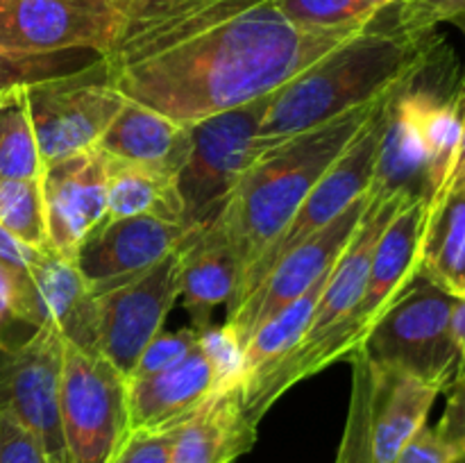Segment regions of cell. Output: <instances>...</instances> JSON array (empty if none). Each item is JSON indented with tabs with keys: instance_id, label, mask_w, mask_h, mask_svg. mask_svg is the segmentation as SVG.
I'll list each match as a JSON object with an SVG mask.
<instances>
[{
	"instance_id": "1",
	"label": "cell",
	"mask_w": 465,
	"mask_h": 463,
	"mask_svg": "<svg viewBox=\"0 0 465 463\" xmlns=\"http://www.w3.org/2000/svg\"><path fill=\"white\" fill-rule=\"evenodd\" d=\"M121 34L103 64L125 100L180 123L266 98L359 30L307 32L275 0H114Z\"/></svg>"
},
{
	"instance_id": "2",
	"label": "cell",
	"mask_w": 465,
	"mask_h": 463,
	"mask_svg": "<svg viewBox=\"0 0 465 463\" xmlns=\"http://www.w3.org/2000/svg\"><path fill=\"white\" fill-rule=\"evenodd\" d=\"M389 9L393 12L381 9L363 30L268 95L257 130V154L402 89L448 50L434 30H402Z\"/></svg>"
},
{
	"instance_id": "3",
	"label": "cell",
	"mask_w": 465,
	"mask_h": 463,
	"mask_svg": "<svg viewBox=\"0 0 465 463\" xmlns=\"http://www.w3.org/2000/svg\"><path fill=\"white\" fill-rule=\"evenodd\" d=\"M380 103L381 98L350 109L254 157L218 216L239 261L241 280L266 245L289 225L300 204L352 143Z\"/></svg>"
},
{
	"instance_id": "4",
	"label": "cell",
	"mask_w": 465,
	"mask_h": 463,
	"mask_svg": "<svg viewBox=\"0 0 465 463\" xmlns=\"http://www.w3.org/2000/svg\"><path fill=\"white\" fill-rule=\"evenodd\" d=\"M454 302V295L416 275L371 327L363 352L375 366L398 368L443 393L461 372L452 336Z\"/></svg>"
},
{
	"instance_id": "5",
	"label": "cell",
	"mask_w": 465,
	"mask_h": 463,
	"mask_svg": "<svg viewBox=\"0 0 465 463\" xmlns=\"http://www.w3.org/2000/svg\"><path fill=\"white\" fill-rule=\"evenodd\" d=\"M268 95L191 123V153L177 175L186 234L212 225L257 157V130Z\"/></svg>"
},
{
	"instance_id": "6",
	"label": "cell",
	"mask_w": 465,
	"mask_h": 463,
	"mask_svg": "<svg viewBox=\"0 0 465 463\" xmlns=\"http://www.w3.org/2000/svg\"><path fill=\"white\" fill-rule=\"evenodd\" d=\"M68 463H109L130 434L127 377L95 350L64 339L59 390Z\"/></svg>"
},
{
	"instance_id": "7",
	"label": "cell",
	"mask_w": 465,
	"mask_h": 463,
	"mask_svg": "<svg viewBox=\"0 0 465 463\" xmlns=\"http://www.w3.org/2000/svg\"><path fill=\"white\" fill-rule=\"evenodd\" d=\"M407 86V84H404ZM400 91V89H398ZM395 94V91H393ZM389 94L381 98L375 112L371 113L366 125L361 127L352 143L345 148V153L327 168L325 175L318 180L312 193L307 195L295 216L291 218L289 225L266 245L257 261L245 271L243 280H241L239 289H236L234 298L227 304V316L266 280L268 272L272 271L277 261L291 252L293 248L302 245L309 236L316 234L325 225H330L336 216L345 212L354 200L366 195L372 186V177H375V163H377V150H380L381 132H384L386 121V107H389Z\"/></svg>"
},
{
	"instance_id": "8",
	"label": "cell",
	"mask_w": 465,
	"mask_h": 463,
	"mask_svg": "<svg viewBox=\"0 0 465 463\" xmlns=\"http://www.w3.org/2000/svg\"><path fill=\"white\" fill-rule=\"evenodd\" d=\"M41 162L53 163L98 148L125 98L107 82L103 57L73 75L25 86Z\"/></svg>"
},
{
	"instance_id": "9",
	"label": "cell",
	"mask_w": 465,
	"mask_h": 463,
	"mask_svg": "<svg viewBox=\"0 0 465 463\" xmlns=\"http://www.w3.org/2000/svg\"><path fill=\"white\" fill-rule=\"evenodd\" d=\"M64 336L54 327L9 339L0 327V416L36 436L50 463H68L59 418Z\"/></svg>"
},
{
	"instance_id": "10",
	"label": "cell",
	"mask_w": 465,
	"mask_h": 463,
	"mask_svg": "<svg viewBox=\"0 0 465 463\" xmlns=\"http://www.w3.org/2000/svg\"><path fill=\"white\" fill-rule=\"evenodd\" d=\"M180 252H171L134 280L94 298L95 348L130 377L141 352L163 330L180 298Z\"/></svg>"
},
{
	"instance_id": "11",
	"label": "cell",
	"mask_w": 465,
	"mask_h": 463,
	"mask_svg": "<svg viewBox=\"0 0 465 463\" xmlns=\"http://www.w3.org/2000/svg\"><path fill=\"white\" fill-rule=\"evenodd\" d=\"M123 16L114 0H0V48L50 54L112 53Z\"/></svg>"
},
{
	"instance_id": "12",
	"label": "cell",
	"mask_w": 465,
	"mask_h": 463,
	"mask_svg": "<svg viewBox=\"0 0 465 463\" xmlns=\"http://www.w3.org/2000/svg\"><path fill=\"white\" fill-rule=\"evenodd\" d=\"M368 202H371V191L354 200L341 216H336L330 225L318 230L313 236H309L302 245L286 252L272 266L266 280L225 318V325L234 331L243 348L263 322L289 307L313 281L331 271L336 259L352 239Z\"/></svg>"
},
{
	"instance_id": "13",
	"label": "cell",
	"mask_w": 465,
	"mask_h": 463,
	"mask_svg": "<svg viewBox=\"0 0 465 463\" xmlns=\"http://www.w3.org/2000/svg\"><path fill=\"white\" fill-rule=\"evenodd\" d=\"M186 239L180 222L153 216H132L104 221L77 248L75 266L89 289L91 298L103 291L134 280Z\"/></svg>"
},
{
	"instance_id": "14",
	"label": "cell",
	"mask_w": 465,
	"mask_h": 463,
	"mask_svg": "<svg viewBox=\"0 0 465 463\" xmlns=\"http://www.w3.org/2000/svg\"><path fill=\"white\" fill-rule=\"evenodd\" d=\"M109 159L98 148L45 163L41 175L48 243L75 261L82 241L107 218Z\"/></svg>"
},
{
	"instance_id": "15",
	"label": "cell",
	"mask_w": 465,
	"mask_h": 463,
	"mask_svg": "<svg viewBox=\"0 0 465 463\" xmlns=\"http://www.w3.org/2000/svg\"><path fill=\"white\" fill-rule=\"evenodd\" d=\"M14 322L54 327L64 339L84 350H95L94 298L75 261L53 248H44L18 280Z\"/></svg>"
},
{
	"instance_id": "16",
	"label": "cell",
	"mask_w": 465,
	"mask_h": 463,
	"mask_svg": "<svg viewBox=\"0 0 465 463\" xmlns=\"http://www.w3.org/2000/svg\"><path fill=\"white\" fill-rule=\"evenodd\" d=\"M427 221H430V200L418 198L404 204L381 232L371 259L366 289L348 322L350 352L361 348L363 339L380 320L386 307L418 275Z\"/></svg>"
},
{
	"instance_id": "17",
	"label": "cell",
	"mask_w": 465,
	"mask_h": 463,
	"mask_svg": "<svg viewBox=\"0 0 465 463\" xmlns=\"http://www.w3.org/2000/svg\"><path fill=\"white\" fill-rule=\"evenodd\" d=\"M430 68L416 80L409 82L407 86L395 91L389 100V107H386L384 132H381L375 177H372L371 186L375 193L386 195V198L389 195H407L411 200H430V193H427V154L420 132L422 104L430 94V89H425L420 80L430 73Z\"/></svg>"
},
{
	"instance_id": "18",
	"label": "cell",
	"mask_w": 465,
	"mask_h": 463,
	"mask_svg": "<svg viewBox=\"0 0 465 463\" xmlns=\"http://www.w3.org/2000/svg\"><path fill=\"white\" fill-rule=\"evenodd\" d=\"M216 393L212 368L198 348L166 372L127 377L130 431L168 429L184 422Z\"/></svg>"
},
{
	"instance_id": "19",
	"label": "cell",
	"mask_w": 465,
	"mask_h": 463,
	"mask_svg": "<svg viewBox=\"0 0 465 463\" xmlns=\"http://www.w3.org/2000/svg\"><path fill=\"white\" fill-rule=\"evenodd\" d=\"M180 252V298L195 330L212 327L213 309L230 304L239 289L241 268L221 221L186 234Z\"/></svg>"
},
{
	"instance_id": "20",
	"label": "cell",
	"mask_w": 465,
	"mask_h": 463,
	"mask_svg": "<svg viewBox=\"0 0 465 463\" xmlns=\"http://www.w3.org/2000/svg\"><path fill=\"white\" fill-rule=\"evenodd\" d=\"M98 150L109 159L154 168L177 180L191 153V125L125 100Z\"/></svg>"
},
{
	"instance_id": "21",
	"label": "cell",
	"mask_w": 465,
	"mask_h": 463,
	"mask_svg": "<svg viewBox=\"0 0 465 463\" xmlns=\"http://www.w3.org/2000/svg\"><path fill=\"white\" fill-rule=\"evenodd\" d=\"M257 425L245 416L241 386L213 393L177 425L168 463H236L252 449Z\"/></svg>"
},
{
	"instance_id": "22",
	"label": "cell",
	"mask_w": 465,
	"mask_h": 463,
	"mask_svg": "<svg viewBox=\"0 0 465 463\" xmlns=\"http://www.w3.org/2000/svg\"><path fill=\"white\" fill-rule=\"evenodd\" d=\"M372 368L371 438L375 463H393L400 449L427 425L439 389L398 368Z\"/></svg>"
},
{
	"instance_id": "23",
	"label": "cell",
	"mask_w": 465,
	"mask_h": 463,
	"mask_svg": "<svg viewBox=\"0 0 465 463\" xmlns=\"http://www.w3.org/2000/svg\"><path fill=\"white\" fill-rule=\"evenodd\" d=\"M418 275L454 298H465V186L430 212Z\"/></svg>"
},
{
	"instance_id": "24",
	"label": "cell",
	"mask_w": 465,
	"mask_h": 463,
	"mask_svg": "<svg viewBox=\"0 0 465 463\" xmlns=\"http://www.w3.org/2000/svg\"><path fill=\"white\" fill-rule=\"evenodd\" d=\"M132 216H153L182 225L184 209H182L177 180L154 168L109 159L104 221Z\"/></svg>"
},
{
	"instance_id": "25",
	"label": "cell",
	"mask_w": 465,
	"mask_h": 463,
	"mask_svg": "<svg viewBox=\"0 0 465 463\" xmlns=\"http://www.w3.org/2000/svg\"><path fill=\"white\" fill-rule=\"evenodd\" d=\"M465 121V84L450 95L430 89L420 113L422 143L427 154V193L430 212L443 200L448 180L457 162Z\"/></svg>"
},
{
	"instance_id": "26",
	"label": "cell",
	"mask_w": 465,
	"mask_h": 463,
	"mask_svg": "<svg viewBox=\"0 0 465 463\" xmlns=\"http://www.w3.org/2000/svg\"><path fill=\"white\" fill-rule=\"evenodd\" d=\"M327 277H330V272H325L321 280L313 281L300 298H295L289 307L277 311L271 320L263 322L250 336V340L243 348V386L252 384L254 379L266 375L284 354H289L307 336L316 304L321 300L322 289H325Z\"/></svg>"
},
{
	"instance_id": "27",
	"label": "cell",
	"mask_w": 465,
	"mask_h": 463,
	"mask_svg": "<svg viewBox=\"0 0 465 463\" xmlns=\"http://www.w3.org/2000/svg\"><path fill=\"white\" fill-rule=\"evenodd\" d=\"M25 86H12L0 94V175L41 180L44 162L27 112Z\"/></svg>"
},
{
	"instance_id": "28",
	"label": "cell",
	"mask_w": 465,
	"mask_h": 463,
	"mask_svg": "<svg viewBox=\"0 0 465 463\" xmlns=\"http://www.w3.org/2000/svg\"><path fill=\"white\" fill-rule=\"evenodd\" d=\"M352 368V389H350L348 420H345L343 440H341L336 463H375L371 438L372 413V368L363 348L348 354Z\"/></svg>"
},
{
	"instance_id": "29",
	"label": "cell",
	"mask_w": 465,
	"mask_h": 463,
	"mask_svg": "<svg viewBox=\"0 0 465 463\" xmlns=\"http://www.w3.org/2000/svg\"><path fill=\"white\" fill-rule=\"evenodd\" d=\"M0 225L35 248H48L41 180L0 175Z\"/></svg>"
},
{
	"instance_id": "30",
	"label": "cell",
	"mask_w": 465,
	"mask_h": 463,
	"mask_svg": "<svg viewBox=\"0 0 465 463\" xmlns=\"http://www.w3.org/2000/svg\"><path fill=\"white\" fill-rule=\"evenodd\" d=\"M291 25L307 32H336L366 27L381 9L368 0H275Z\"/></svg>"
},
{
	"instance_id": "31",
	"label": "cell",
	"mask_w": 465,
	"mask_h": 463,
	"mask_svg": "<svg viewBox=\"0 0 465 463\" xmlns=\"http://www.w3.org/2000/svg\"><path fill=\"white\" fill-rule=\"evenodd\" d=\"M100 54L89 53V50H64V53L50 54H25V53H9L0 48V94L5 89L21 84H36L44 80H54V77L73 75L91 64H95Z\"/></svg>"
},
{
	"instance_id": "32",
	"label": "cell",
	"mask_w": 465,
	"mask_h": 463,
	"mask_svg": "<svg viewBox=\"0 0 465 463\" xmlns=\"http://www.w3.org/2000/svg\"><path fill=\"white\" fill-rule=\"evenodd\" d=\"M200 350L213 375L216 393L243 386V345L227 325L200 331Z\"/></svg>"
},
{
	"instance_id": "33",
	"label": "cell",
	"mask_w": 465,
	"mask_h": 463,
	"mask_svg": "<svg viewBox=\"0 0 465 463\" xmlns=\"http://www.w3.org/2000/svg\"><path fill=\"white\" fill-rule=\"evenodd\" d=\"M200 343V330L193 325L182 327L177 331H159L148 348L141 352L139 361H136L134 370L130 377H153L159 372H166L175 368L177 363L184 361Z\"/></svg>"
},
{
	"instance_id": "34",
	"label": "cell",
	"mask_w": 465,
	"mask_h": 463,
	"mask_svg": "<svg viewBox=\"0 0 465 463\" xmlns=\"http://www.w3.org/2000/svg\"><path fill=\"white\" fill-rule=\"evenodd\" d=\"M393 18L402 30L431 32L439 23L465 21V0H404L393 5Z\"/></svg>"
},
{
	"instance_id": "35",
	"label": "cell",
	"mask_w": 465,
	"mask_h": 463,
	"mask_svg": "<svg viewBox=\"0 0 465 463\" xmlns=\"http://www.w3.org/2000/svg\"><path fill=\"white\" fill-rule=\"evenodd\" d=\"M175 431L177 427L130 431L109 463H168Z\"/></svg>"
},
{
	"instance_id": "36",
	"label": "cell",
	"mask_w": 465,
	"mask_h": 463,
	"mask_svg": "<svg viewBox=\"0 0 465 463\" xmlns=\"http://www.w3.org/2000/svg\"><path fill=\"white\" fill-rule=\"evenodd\" d=\"M393 463H463V457L436 427L425 425L407 440Z\"/></svg>"
},
{
	"instance_id": "37",
	"label": "cell",
	"mask_w": 465,
	"mask_h": 463,
	"mask_svg": "<svg viewBox=\"0 0 465 463\" xmlns=\"http://www.w3.org/2000/svg\"><path fill=\"white\" fill-rule=\"evenodd\" d=\"M0 463H50V457L32 431L0 416Z\"/></svg>"
},
{
	"instance_id": "38",
	"label": "cell",
	"mask_w": 465,
	"mask_h": 463,
	"mask_svg": "<svg viewBox=\"0 0 465 463\" xmlns=\"http://www.w3.org/2000/svg\"><path fill=\"white\" fill-rule=\"evenodd\" d=\"M448 393V407H445V413L436 429L448 443H452L461 452L465 463V368L459 372Z\"/></svg>"
},
{
	"instance_id": "39",
	"label": "cell",
	"mask_w": 465,
	"mask_h": 463,
	"mask_svg": "<svg viewBox=\"0 0 465 463\" xmlns=\"http://www.w3.org/2000/svg\"><path fill=\"white\" fill-rule=\"evenodd\" d=\"M41 250L44 248H35V245L25 243V241H21L0 225V261L5 266L14 268V271H27L35 263V259L39 257Z\"/></svg>"
},
{
	"instance_id": "40",
	"label": "cell",
	"mask_w": 465,
	"mask_h": 463,
	"mask_svg": "<svg viewBox=\"0 0 465 463\" xmlns=\"http://www.w3.org/2000/svg\"><path fill=\"white\" fill-rule=\"evenodd\" d=\"M21 272L23 271H14V268L5 266L0 261V327H5L7 322H14V309H16Z\"/></svg>"
},
{
	"instance_id": "41",
	"label": "cell",
	"mask_w": 465,
	"mask_h": 463,
	"mask_svg": "<svg viewBox=\"0 0 465 463\" xmlns=\"http://www.w3.org/2000/svg\"><path fill=\"white\" fill-rule=\"evenodd\" d=\"M452 336L461 357V370L465 368V298H457L452 309Z\"/></svg>"
},
{
	"instance_id": "42",
	"label": "cell",
	"mask_w": 465,
	"mask_h": 463,
	"mask_svg": "<svg viewBox=\"0 0 465 463\" xmlns=\"http://www.w3.org/2000/svg\"><path fill=\"white\" fill-rule=\"evenodd\" d=\"M465 186V121H463V132H461V143H459V153H457V162H454L452 175L448 180V189H445V195L450 191H457ZM443 195V198H445ZM440 204V202H439ZM436 209V207H434Z\"/></svg>"
},
{
	"instance_id": "43",
	"label": "cell",
	"mask_w": 465,
	"mask_h": 463,
	"mask_svg": "<svg viewBox=\"0 0 465 463\" xmlns=\"http://www.w3.org/2000/svg\"><path fill=\"white\" fill-rule=\"evenodd\" d=\"M368 3L377 9H386V7H393V5L404 3V0H368Z\"/></svg>"
},
{
	"instance_id": "44",
	"label": "cell",
	"mask_w": 465,
	"mask_h": 463,
	"mask_svg": "<svg viewBox=\"0 0 465 463\" xmlns=\"http://www.w3.org/2000/svg\"><path fill=\"white\" fill-rule=\"evenodd\" d=\"M461 25H463V30H465V21H463V23H461ZM463 84H465V82H463Z\"/></svg>"
}]
</instances>
